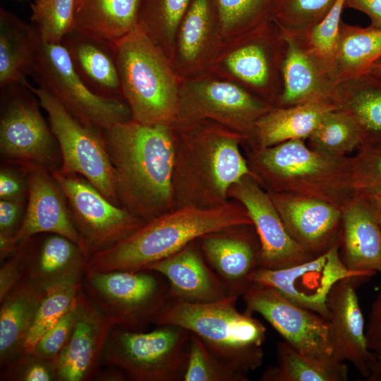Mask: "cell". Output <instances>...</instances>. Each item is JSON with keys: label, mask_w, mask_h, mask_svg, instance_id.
Segmentation results:
<instances>
[{"label": "cell", "mask_w": 381, "mask_h": 381, "mask_svg": "<svg viewBox=\"0 0 381 381\" xmlns=\"http://www.w3.org/2000/svg\"><path fill=\"white\" fill-rule=\"evenodd\" d=\"M112 327L82 286L72 333L56 361L57 380H93L102 363L103 350Z\"/></svg>", "instance_id": "cell-22"}, {"label": "cell", "mask_w": 381, "mask_h": 381, "mask_svg": "<svg viewBox=\"0 0 381 381\" xmlns=\"http://www.w3.org/2000/svg\"><path fill=\"white\" fill-rule=\"evenodd\" d=\"M364 195L368 197L373 206L381 226V192Z\"/></svg>", "instance_id": "cell-53"}, {"label": "cell", "mask_w": 381, "mask_h": 381, "mask_svg": "<svg viewBox=\"0 0 381 381\" xmlns=\"http://www.w3.org/2000/svg\"><path fill=\"white\" fill-rule=\"evenodd\" d=\"M191 0H141L138 25L171 61L176 35Z\"/></svg>", "instance_id": "cell-36"}, {"label": "cell", "mask_w": 381, "mask_h": 381, "mask_svg": "<svg viewBox=\"0 0 381 381\" xmlns=\"http://www.w3.org/2000/svg\"><path fill=\"white\" fill-rule=\"evenodd\" d=\"M365 337L369 350L377 361H381V282L371 305L365 327Z\"/></svg>", "instance_id": "cell-50"}, {"label": "cell", "mask_w": 381, "mask_h": 381, "mask_svg": "<svg viewBox=\"0 0 381 381\" xmlns=\"http://www.w3.org/2000/svg\"><path fill=\"white\" fill-rule=\"evenodd\" d=\"M276 0H213L222 40L271 19Z\"/></svg>", "instance_id": "cell-38"}, {"label": "cell", "mask_w": 381, "mask_h": 381, "mask_svg": "<svg viewBox=\"0 0 381 381\" xmlns=\"http://www.w3.org/2000/svg\"><path fill=\"white\" fill-rule=\"evenodd\" d=\"M275 365L268 367L262 381H346L349 370L345 362L334 357L314 358L304 355L284 341L277 344Z\"/></svg>", "instance_id": "cell-35"}, {"label": "cell", "mask_w": 381, "mask_h": 381, "mask_svg": "<svg viewBox=\"0 0 381 381\" xmlns=\"http://www.w3.org/2000/svg\"><path fill=\"white\" fill-rule=\"evenodd\" d=\"M0 153L4 162L36 164L51 172L61 167L58 143L28 87H1Z\"/></svg>", "instance_id": "cell-12"}, {"label": "cell", "mask_w": 381, "mask_h": 381, "mask_svg": "<svg viewBox=\"0 0 381 381\" xmlns=\"http://www.w3.org/2000/svg\"><path fill=\"white\" fill-rule=\"evenodd\" d=\"M16 247L20 252L23 280L44 291L61 284L83 282L89 257L69 238L40 234Z\"/></svg>", "instance_id": "cell-20"}, {"label": "cell", "mask_w": 381, "mask_h": 381, "mask_svg": "<svg viewBox=\"0 0 381 381\" xmlns=\"http://www.w3.org/2000/svg\"><path fill=\"white\" fill-rule=\"evenodd\" d=\"M339 247L340 238L326 252L301 264L279 270L259 267L250 281L275 289L292 303L328 321L326 301L334 284L348 277H366L347 269Z\"/></svg>", "instance_id": "cell-16"}, {"label": "cell", "mask_w": 381, "mask_h": 381, "mask_svg": "<svg viewBox=\"0 0 381 381\" xmlns=\"http://www.w3.org/2000/svg\"><path fill=\"white\" fill-rule=\"evenodd\" d=\"M83 288L113 327L141 331L172 298L167 280L151 270L85 274Z\"/></svg>", "instance_id": "cell-9"}, {"label": "cell", "mask_w": 381, "mask_h": 381, "mask_svg": "<svg viewBox=\"0 0 381 381\" xmlns=\"http://www.w3.org/2000/svg\"><path fill=\"white\" fill-rule=\"evenodd\" d=\"M381 58V29L363 28L341 21L337 50L329 78L335 85L370 73Z\"/></svg>", "instance_id": "cell-33"}, {"label": "cell", "mask_w": 381, "mask_h": 381, "mask_svg": "<svg viewBox=\"0 0 381 381\" xmlns=\"http://www.w3.org/2000/svg\"><path fill=\"white\" fill-rule=\"evenodd\" d=\"M39 32L13 13L0 8V87L29 84Z\"/></svg>", "instance_id": "cell-32"}, {"label": "cell", "mask_w": 381, "mask_h": 381, "mask_svg": "<svg viewBox=\"0 0 381 381\" xmlns=\"http://www.w3.org/2000/svg\"><path fill=\"white\" fill-rule=\"evenodd\" d=\"M76 304L77 300L69 310L38 340L32 352L56 363L72 333L76 318Z\"/></svg>", "instance_id": "cell-46"}, {"label": "cell", "mask_w": 381, "mask_h": 381, "mask_svg": "<svg viewBox=\"0 0 381 381\" xmlns=\"http://www.w3.org/2000/svg\"><path fill=\"white\" fill-rule=\"evenodd\" d=\"M243 224L253 223L245 207L236 200L212 207H176L93 254L87 261L85 274L144 270L207 234Z\"/></svg>", "instance_id": "cell-3"}, {"label": "cell", "mask_w": 381, "mask_h": 381, "mask_svg": "<svg viewBox=\"0 0 381 381\" xmlns=\"http://www.w3.org/2000/svg\"><path fill=\"white\" fill-rule=\"evenodd\" d=\"M339 254L347 269L368 277L381 274V226L368 197L355 196L343 209Z\"/></svg>", "instance_id": "cell-26"}, {"label": "cell", "mask_w": 381, "mask_h": 381, "mask_svg": "<svg viewBox=\"0 0 381 381\" xmlns=\"http://www.w3.org/2000/svg\"><path fill=\"white\" fill-rule=\"evenodd\" d=\"M141 0H82L74 28L114 44L137 25Z\"/></svg>", "instance_id": "cell-34"}, {"label": "cell", "mask_w": 381, "mask_h": 381, "mask_svg": "<svg viewBox=\"0 0 381 381\" xmlns=\"http://www.w3.org/2000/svg\"><path fill=\"white\" fill-rule=\"evenodd\" d=\"M248 380V373L217 357L198 337L190 334L183 381Z\"/></svg>", "instance_id": "cell-41"}, {"label": "cell", "mask_w": 381, "mask_h": 381, "mask_svg": "<svg viewBox=\"0 0 381 381\" xmlns=\"http://www.w3.org/2000/svg\"><path fill=\"white\" fill-rule=\"evenodd\" d=\"M21 166L25 168L28 181L25 214L16 234L8 240L0 241L1 262L11 255L18 245L40 234H59L80 246L68 201L52 172L36 164Z\"/></svg>", "instance_id": "cell-18"}, {"label": "cell", "mask_w": 381, "mask_h": 381, "mask_svg": "<svg viewBox=\"0 0 381 381\" xmlns=\"http://www.w3.org/2000/svg\"><path fill=\"white\" fill-rule=\"evenodd\" d=\"M83 282L65 283L46 290L27 337L23 353L32 352L38 340L73 306Z\"/></svg>", "instance_id": "cell-39"}, {"label": "cell", "mask_w": 381, "mask_h": 381, "mask_svg": "<svg viewBox=\"0 0 381 381\" xmlns=\"http://www.w3.org/2000/svg\"><path fill=\"white\" fill-rule=\"evenodd\" d=\"M82 2V0H76V9L78 8V7L80 6V4H81ZM75 9V10H76Z\"/></svg>", "instance_id": "cell-56"}, {"label": "cell", "mask_w": 381, "mask_h": 381, "mask_svg": "<svg viewBox=\"0 0 381 381\" xmlns=\"http://www.w3.org/2000/svg\"><path fill=\"white\" fill-rule=\"evenodd\" d=\"M45 294L46 291L22 280L0 302L1 370L23 353L27 337Z\"/></svg>", "instance_id": "cell-30"}, {"label": "cell", "mask_w": 381, "mask_h": 381, "mask_svg": "<svg viewBox=\"0 0 381 381\" xmlns=\"http://www.w3.org/2000/svg\"><path fill=\"white\" fill-rule=\"evenodd\" d=\"M35 1H36V0H35Z\"/></svg>", "instance_id": "cell-57"}, {"label": "cell", "mask_w": 381, "mask_h": 381, "mask_svg": "<svg viewBox=\"0 0 381 381\" xmlns=\"http://www.w3.org/2000/svg\"><path fill=\"white\" fill-rule=\"evenodd\" d=\"M267 192L289 234L308 252L318 256L339 240L341 208L299 194Z\"/></svg>", "instance_id": "cell-23"}, {"label": "cell", "mask_w": 381, "mask_h": 381, "mask_svg": "<svg viewBox=\"0 0 381 381\" xmlns=\"http://www.w3.org/2000/svg\"><path fill=\"white\" fill-rule=\"evenodd\" d=\"M241 296L245 313L262 315L300 353L314 358L333 356L329 322L320 315L296 305L275 289L256 283Z\"/></svg>", "instance_id": "cell-15"}, {"label": "cell", "mask_w": 381, "mask_h": 381, "mask_svg": "<svg viewBox=\"0 0 381 381\" xmlns=\"http://www.w3.org/2000/svg\"><path fill=\"white\" fill-rule=\"evenodd\" d=\"M237 295L194 303L171 298L153 324L182 327L198 337L217 357L245 373L263 362L267 329L258 320L238 311Z\"/></svg>", "instance_id": "cell-5"}, {"label": "cell", "mask_w": 381, "mask_h": 381, "mask_svg": "<svg viewBox=\"0 0 381 381\" xmlns=\"http://www.w3.org/2000/svg\"><path fill=\"white\" fill-rule=\"evenodd\" d=\"M20 252L18 247L1 262L0 268V302L23 280Z\"/></svg>", "instance_id": "cell-49"}, {"label": "cell", "mask_w": 381, "mask_h": 381, "mask_svg": "<svg viewBox=\"0 0 381 381\" xmlns=\"http://www.w3.org/2000/svg\"><path fill=\"white\" fill-rule=\"evenodd\" d=\"M31 9V21L46 42L61 43L74 28L76 0H36Z\"/></svg>", "instance_id": "cell-42"}, {"label": "cell", "mask_w": 381, "mask_h": 381, "mask_svg": "<svg viewBox=\"0 0 381 381\" xmlns=\"http://www.w3.org/2000/svg\"><path fill=\"white\" fill-rule=\"evenodd\" d=\"M344 8L365 13L370 20V25L381 29V0H345Z\"/></svg>", "instance_id": "cell-51"}, {"label": "cell", "mask_w": 381, "mask_h": 381, "mask_svg": "<svg viewBox=\"0 0 381 381\" xmlns=\"http://www.w3.org/2000/svg\"><path fill=\"white\" fill-rule=\"evenodd\" d=\"M27 200H0V241L8 240L19 230Z\"/></svg>", "instance_id": "cell-48"}, {"label": "cell", "mask_w": 381, "mask_h": 381, "mask_svg": "<svg viewBox=\"0 0 381 381\" xmlns=\"http://www.w3.org/2000/svg\"><path fill=\"white\" fill-rule=\"evenodd\" d=\"M1 381H55L56 363L33 352L23 353L1 370Z\"/></svg>", "instance_id": "cell-44"}, {"label": "cell", "mask_w": 381, "mask_h": 381, "mask_svg": "<svg viewBox=\"0 0 381 381\" xmlns=\"http://www.w3.org/2000/svg\"><path fill=\"white\" fill-rule=\"evenodd\" d=\"M250 171L267 191L287 192L329 202L341 210L359 193L353 157L310 148L305 140H288L262 150L249 149Z\"/></svg>", "instance_id": "cell-4"}, {"label": "cell", "mask_w": 381, "mask_h": 381, "mask_svg": "<svg viewBox=\"0 0 381 381\" xmlns=\"http://www.w3.org/2000/svg\"><path fill=\"white\" fill-rule=\"evenodd\" d=\"M367 279L351 276L340 279L332 286L326 301L332 356L341 362L351 363L365 380L377 362L368 347L356 293L357 287Z\"/></svg>", "instance_id": "cell-19"}, {"label": "cell", "mask_w": 381, "mask_h": 381, "mask_svg": "<svg viewBox=\"0 0 381 381\" xmlns=\"http://www.w3.org/2000/svg\"><path fill=\"white\" fill-rule=\"evenodd\" d=\"M281 30L286 41V51L282 66L283 90L277 107H289L319 101L333 104L334 85L309 52L303 35Z\"/></svg>", "instance_id": "cell-27"}, {"label": "cell", "mask_w": 381, "mask_h": 381, "mask_svg": "<svg viewBox=\"0 0 381 381\" xmlns=\"http://www.w3.org/2000/svg\"><path fill=\"white\" fill-rule=\"evenodd\" d=\"M210 267L231 295L242 296L252 285V274L260 267L261 246L253 224L238 225L198 238Z\"/></svg>", "instance_id": "cell-21"}, {"label": "cell", "mask_w": 381, "mask_h": 381, "mask_svg": "<svg viewBox=\"0 0 381 381\" xmlns=\"http://www.w3.org/2000/svg\"><path fill=\"white\" fill-rule=\"evenodd\" d=\"M228 198L240 202L252 221L260 242V268H286L316 257L291 236L268 192L254 174L231 185Z\"/></svg>", "instance_id": "cell-17"}, {"label": "cell", "mask_w": 381, "mask_h": 381, "mask_svg": "<svg viewBox=\"0 0 381 381\" xmlns=\"http://www.w3.org/2000/svg\"><path fill=\"white\" fill-rule=\"evenodd\" d=\"M272 107L240 85L207 74L181 80L175 122L212 121L241 134L246 143Z\"/></svg>", "instance_id": "cell-13"}, {"label": "cell", "mask_w": 381, "mask_h": 381, "mask_svg": "<svg viewBox=\"0 0 381 381\" xmlns=\"http://www.w3.org/2000/svg\"><path fill=\"white\" fill-rule=\"evenodd\" d=\"M370 73L381 79V58L374 64L370 69Z\"/></svg>", "instance_id": "cell-55"}, {"label": "cell", "mask_w": 381, "mask_h": 381, "mask_svg": "<svg viewBox=\"0 0 381 381\" xmlns=\"http://www.w3.org/2000/svg\"><path fill=\"white\" fill-rule=\"evenodd\" d=\"M307 140L310 148L338 157L349 156L362 144L361 132L355 121L338 109L327 113Z\"/></svg>", "instance_id": "cell-37"}, {"label": "cell", "mask_w": 381, "mask_h": 381, "mask_svg": "<svg viewBox=\"0 0 381 381\" xmlns=\"http://www.w3.org/2000/svg\"><path fill=\"white\" fill-rule=\"evenodd\" d=\"M144 270L162 275L169 284L174 298L204 303L231 296L226 286L207 262L198 239Z\"/></svg>", "instance_id": "cell-25"}, {"label": "cell", "mask_w": 381, "mask_h": 381, "mask_svg": "<svg viewBox=\"0 0 381 381\" xmlns=\"http://www.w3.org/2000/svg\"><path fill=\"white\" fill-rule=\"evenodd\" d=\"M8 164L0 171V199L27 200L28 181L25 168Z\"/></svg>", "instance_id": "cell-47"}, {"label": "cell", "mask_w": 381, "mask_h": 381, "mask_svg": "<svg viewBox=\"0 0 381 381\" xmlns=\"http://www.w3.org/2000/svg\"><path fill=\"white\" fill-rule=\"evenodd\" d=\"M222 41L213 0H191L177 30L171 59L179 78L206 75Z\"/></svg>", "instance_id": "cell-24"}, {"label": "cell", "mask_w": 381, "mask_h": 381, "mask_svg": "<svg viewBox=\"0 0 381 381\" xmlns=\"http://www.w3.org/2000/svg\"><path fill=\"white\" fill-rule=\"evenodd\" d=\"M109 366V369L101 372L98 370L93 380L111 381H121L126 380V378L127 376L121 370L114 366Z\"/></svg>", "instance_id": "cell-52"}, {"label": "cell", "mask_w": 381, "mask_h": 381, "mask_svg": "<svg viewBox=\"0 0 381 381\" xmlns=\"http://www.w3.org/2000/svg\"><path fill=\"white\" fill-rule=\"evenodd\" d=\"M27 87L34 93L47 114L49 126L61 155V167L58 171L82 176L109 201L121 206L102 131L73 116L44 88L35 87L30 83Z\"/></svg>", "instance_id": "cell-11"}, {"label": "cell", "mask_w": 381, "mask_h": 381, "mask_svg": "<svg viewBox=\"0 0 381 381\" xmlns=\"http://www.w3.org/2000/svg\"><path fill=\"white\" fill-rule=\"evenodd\" d=\"M344 1L337 0L322 21L310 30L302 34L307 49L328 78L338 44Z\"/></svg>", "instance_id": "cell-43"}, {"label": "cell", "mask_w": 381, "mask_h": 381, "mask_svg": "<svg viewBox=\"0 0 381 381\" xmlns=\"http://www.w3.org/2000/svg\"><path fill=\"white\" fill-rule=\"evenodd\" d=\"M30 75L86 124L103 131L132 119L125 100L98 95L86 85L61 43L46 42L39 35Z\"/></svg>", "instance_id": "cell-10"}, {"label": "cell", "mask_w": 381, "mask_h": 381, "mask_svg": "<svg viewBox=\"0 0 381 381\" xmlns=\"http://www.w3.org/2000/svg\"><path fill=\"white\" fill-rule=\"evenodd\" d=\"M285 51L283 32L270 19L222 40L207 74L234 83L277 107L283 90Z\"/></svg>", "instance_id": "cell-7"}, {"label": "cell", "mask_w": 381, "mask_h": 381, "mask_svg": "<svg viewBox=\"0 0 381 381\" xmlns=\"http://www.w3.org/2000/svg\"><path fill=\"white\" fill-rule=\"evenodd\" d=\"M156 327L149 332L113 327L102 363L119 368L132 380H183L190 333L172 325Z\"/></svg>", "instance_id": "cell-8"}, {"label": "cell", "mask_w": 381, "mask_h": 381, "mask_svg": "<svg viewBox=\"0 0 381 381\" xmlns=\"http://www.w3.org/2000/svg\"><path fill=\"white\" fill-rule=\"evenodd\" d=\"M329 102H308L289 107H273L256 123L246 143L251 150H262L291 140H307L329 111Z\"/></svg>", "instance_id": "cell-29"}, {"label": "cell", "mask_w": 381, "mask_h": 381, "mask_svg": "<svg viewBox=\"0 0 381 381\" xmlns=\"http://www.w3.org/2000/svg\"><path fill=\"white\" fill-rule=\"evenodd\" d=\"M52 174L66 198L80 246L89 258L128 237L145 223L109 201L82 176L58 170Z\"/></svg>", "instance_id": "cell-14"}, {"label": "cell", "mask_w": 381, "mask_h": 381, "mask_svg": "<svg viewBox=\"0 0 381 381\" xmlns=\"http://www.w3.org/2000/svg\"><path fill=\"white\" fill-rule=\"evenodd\" d=\"M121 207L146 222L176 208L174 125L133 119L102 131Z\"/></svg>", "instance_id": "cell-1"}, {"label": "cell", "mask_w": 381, "mask_h": 381, "mask_svg": "<svg viewBox=\"0 0 381 381\" xmlns=\"http://www.w3.org/2000/svg\"><path fill=\"white\" fill-rule=\"evenodd\" d=\"M75 71L95 94L123 99L114 44L73 28L61 42Z\"/></svg>", "instance_id": "cell-28"}, {"label": "cell", "mask_w": 381, "mask_h": 381, "mask_svg": "<svg viewBox=\"0 0 381 381\" xmlns=\"http://www.w3.org/2000/svg\"><path fill=\"white\" fill-rule=\"evenodd\" d=\"M352 157L358 192L362 194L381 192V146L362 147Z\"/></svg>", "instance_id": "cell-45"}, {"label": "cell", "mask_w": 381, "mask_h": 381, "mask_svg": "<svg viewBox=\"0 0 381 381\" xmlns=\"http://www.w3.org/2000/svg\"><path fill=\"white\" fill-rule=\"evenodd\" d=\"M172 186L176 207H212L231 185L254 174L240 145L246 138L212 121L175 122Z\"/></svg>", "instance_id": "cell-2"}, {"label": "cell", "mask_w": 381, "mask_h": 381, "mask_svg": "<svg viewBox=\"0 0 381 381\" xmlns=\"http://www.w3.org/2000/svg\"><path fill=\"white\" fill-rule=\"evenodd\" d=\"M114 50L132 119L149 125H174L181 80L164 53L138 25L114 43Z\"/></svg>", "instance_id": "cell-6"}, {"label": "cell", "mask_w": 381, "mask_h": 381, "mask_svg": "<svg viewBox=\"0 0 381 381\" xmlns=\"http://www.w3.org/2000/svg\"><path fill=\"white\" fill-rule=\"evenodd\" d=\"M337 0H276L272 20L282 30L304 34L318 25Z\"/></svg>", "instance_id": "cell-40"}, {"label": "cell", "mask_w": 381, "mask_h": 381, "mask_svg": "<svg viewBox=\"0 0 381 381\" xmlns=\"http://www.w3.org/2000/svg\"><path fill=\"white\" fill-rule=\"evenodd\" d=\"M367 381H381V361H377Z\"/></svg>", "instance_id": "cell-54"}, {"label": "cell", "mask_w": 381, "mask_h": 381, "mask_svg": "<svg viewBox=\"0 0 381 381\" xmlns=\"http://www.w3.org/2000/svg\"><path fill=\"white\" fill-rule=\"evenodd\" d=\"M332 102L358 126L361 147L381 146V79L368 73L339 83L334 86Z\"/></svg>", "instance_id": "cell-31"}]
</instances>
